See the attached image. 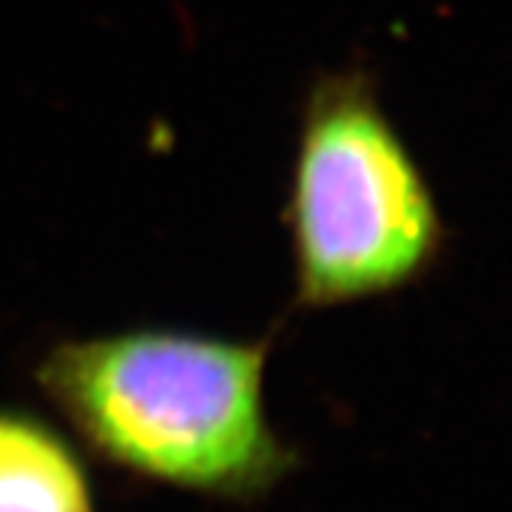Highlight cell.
<instances>
[{
	"label": "cell",
	"instance_id": "1",
	"mask_svg": "<svg viewBox=\"0 0 512 512\" xmlns=\"http://www.w3.org/2000/svg\"><path fill=\"white\" fill-rule=\"evenodd\" d=\"M274 333L234 339L143 325L60 339L40 396L97 461L177 493L254 507L299 470L268 416Z\"/></svg>",
	"mask_w": 512,
	"mask_h": 512
},
{
	"label": "cell",
	"instance_id": "2",
	"mask_svg": "<svg viewBox=\"0 0 512 512\" xmlns=\"http://www.w3.org/2000/svg\"><path fill=\"white\" fill-rule=\"evenodd\" d=\"M282 225L296 311L396 296L444 259L436 191L362 63L316 74L308 86Z\"/></svg>",
	"mask_w": 512,
	"mask_h": 512
},
{
	"label": "cell",
	"instance_id": "3",
	"mask_svg": "<svg viewBox=\"0 0 512 512\" xmlns=\"http://www.w3.org/2000/svg\"><path fill=\"white\" fill-rule=\"evenodd\" d=\"M0 512H97L74 441L26 407L0 404Z\"/></svg>",
	"mask_w": 512,
	"mask_h": 512
}]
</instances>
